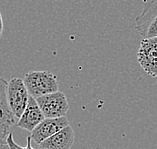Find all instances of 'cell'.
Returning a JSON list of instances; mask_svg holds the SVG:
<instances>
[{"instance_id": "obj_1", "label": "cell", "mask_w": 157, "mask_h": 149, "mask_svg": "<svg viewBox=\"0 0 157 149\" xmlns=\"http://www.w3.org/2000/svg\"><path fill=\"white\" fill-rule=\"evenodd\" d=\"M23 82L29 96L34 99L59 91L56 76L49 71H29L25 74Z\"/></svg>"}, {"instance_id": "obj_10", "label": "cell", "mask_w": 157, "mask_h": 149, "mask_svg": "<svg viewBox=\"0 0 157 149\" xmlns=\"http://www.w3.org/2000/svg\"><path fill=\"white\" fill-rule=\"evenodd\" d=\"M6 143L7 145H8V147L9 149H34L32 147V145H31V137L28 136L27 137V145H26V147H21V146H19V145L15 142L14 139H13V134L12 133H9V135L7 136V138H6Z\"/></svg>"}, {"instance_id": "obj_12", "label": "cell", "mask_w": 157, "mask_h": 149, "mask_svg": "<svg viewBox=\"0 0 157 149\" xmlns=\"http://www.w3.org/2000/svg\"><path fill=\"white\" fill-rule=\"evenodd\" d=\"M0 149H9L6 141H1V142H0Z\"/></svg>"}, {"instance_id": "obj_2", "label": "cell", "mask_w": 157, "mask_h": 149, "mask_svg": "<svg viewBox=\"0 0 157 149\" xmlns=\"http://www.w3.org/2000/svg\"><path fill=\"white\" fill-rule=\"evenodd\" d=\"M7 102L11 112L16 119H19L27 106L29 94L23 79L14 77L7 84Z\"/></svg>"}, {"instance_id": "obj_9", "label": "cell", "mask_w": 157, "mask_h": 149, "mask_svg": "<svg viewBox=\"0 0 157 149\" xmlns=\"http://www.w3.org/2000/svg\"><path fill=\"white\" fill-rule=\"evenodd\" d=\"M74 141V130L70 125H68L56 134L40 143L39 149H70Z\"/></svg>"}, {"instance_id": "obj_11", "label": "cell", "mask_w": 157, "mask_h": 149, "mask_svg": "<svg viewBox=\"0 0 157 149\" xmlns=\"http://www.w3.org/2000/svg\"><path fill=\"white\" fill-rule=\"evenodd\" d=\"M2 32H3V19L1 13H0V37L2 35Z\"/></svg>"}, {"instance_id": "obj_8", "label": "cell", "mask_w": 157, "mask_h": 149, "mask_svg": "<svg viewBox=\"0 0 157 149\" xmlns=\"http://www.w3.org/2000/svg\"><path fill=\"white\" fill-rule=\"evenodd\" d=\"M44 115L38 106L36 100L33 97L29 96L27 106L18 119L17 126L19 128L32 132L42 121L44 120Z\"/></svg>"}, {"instance_id": "obj_6", "label": "cell", "mask_w": 157, "mask_h": 149, "mask_svg": "<svg viewBox=\"0 0 157 149\" xmlns=\"http://www.w3.org/2000/svg\"><path fill=\"white\" fill-rule=\"evenodd\" d=\"M7 84L8 82L4 78L0 77V142L6 140L10 133V128L16 120L7 102Z\"/></svg>"}, {"instance_id": "obj_3", "label": "cell", "mask_w": 157, "mask_h": 149, "mask_svg": "<svg viewBox=\"0 0 157 149\" xmlns=\"http://www.w3.org/2000/svg\"><path fill=\"white\" fill-rule=\"evenodd\" d=\"M45 118L65 117L69 110V104L62 91L51 93L35 99Z\"/></svg>"}, {"instance_id": "obj_5", "label": "cell", "mask_w": 157, "mask_h": 149, "mask_svg": "<svg viewBox=\"0 0 157 149\" xmlns=\"http://www.w3.org/2000/svg\"><path fill=\"white\" fill-rule=\"evenodd\" d=\"M137 60L141 68L152 77H157V37L144 38L139 45Z\"/></svg>"}, {"instance_id": "obj_4", "label": "cell", "mask_w": 157, "mask_h": 149, "mask_svg": "<svg viewBox=\"0 0 157 149\" xmlns=\"http://www.w3.org/2000/svg\"><path fill=\"white\" fill-rule=\"evenodd\" d=\"M135 29L144 38L157 37V0L144 3L142 12L135 19Z\"/></svg>"}, {"instance_id": "obj_7", "label": "cell", "mask_w": 157, "mask_h": 149, "mask_svg": "<svg viewBox=\"0 0 157 149\" xmlns=\"http://www.w3.org/2000/svg\"><path fill=\"white\" fill-rule=\"evenodd\" d=\"M68 125L70 124L66 117L44 118V120L38 126H36V128L31 132L30 137L35 143L40 144Z\"/></svg>"}]
</instances>
